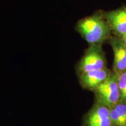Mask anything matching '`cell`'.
I'll use <instances>...</instances> for the list:
<instances>
[{"instance_id":"obj_1","label":"cell","mask_w":126,"mask_h":126,"mask_svg":"<svg viewBox=\"0 0 126 126\" xmlns=\"http://www.w3.org/2000/svg\"><path fill=\"white\" fill-rule=\"evenodd\" d=\"M75 29L89 45H102L111 37V30L102 11L79 20Z\"/></svg>"},{"instance_id":"obj_2","label":"cell","mask_w":126,"mask_h":126,"mask_svg":"<svg viewBox=\"0 0 126 126\" xmlns=\"http://www.w3.org/2000/svg\"><path fill=\"white\" fill-rule=\"evenodd\" d=\"M107 61L102 45H91L76 66L77 74L106 67Z\"/></svg>"},{"instance_id":"obj_3","label":"cell","mask_w":126,"mask_h":126,"mask_svg":"<svg viewBox=\"0 0 126 126\" xmlns=\"http://www.w3.org/2000/svg\"><path fill=\"white\" fill-rule=\"evenodd\" d=\"M97 101L111 108L119 102L120 92L116 74L111 75L94 91Z\"/></svg>"},{"instance_id":"obj_4","label":"cell","mask_w":126,"mask_h":126,"mask_svg":"<svg viewBox=\"0 0 126 126\" xmlns=\"http://www.w3.org/2000/svg\"><path fill=\"white\" fill-rule=\"evenodd\" d=\"M110 109L109 107L96 100L83 117L82 126H112Z\"/></svg>"},{"instance_id":"obj_5","label":"cell","mask_w":126,"mask_h":126,"mask_svg":"<svg viewBox=\"0 0 126 126\" xmlns=\"http://www.w3.org/2000/svg\"><path fill=\"white\" fill-rule=\"evenodd\" d=\"M102 15L115 36L121 37L126 34V5H123L110 11H102Z\"/></svg>"},{"instance_id":"obj_6","label":"cell","mask_w":126,"mask_h":126,"mask_svg":"<svg viewBox=\"0 0 126 126\" xmlns=\"http://www.w3.org/2000/svg\"><path fill=\"white\" fill-rule=\"evenodd\" d=\"M112 72L106 67L100 70L91 71L78 75L79 82L82 87L94 91L109 78Z\"/></svg>"},{"instance_id":"obj_7","label":"cell","mask_w":126,"mask_h":126,"mask_svg":"<svg viewBox=\"0 0 126 126\" xmlns=\"http://www.w3.org/2000/svg\"><path fill=\"white\" fill-rule=\"evenodd\" d=\"M108 42L114 54L113 72L117 74L126 70V45L120 37L115 35L111 36Z\"/></svg>"},{"instance_id":"obj_8","label":"cell","mask_w":126,"mask_h":126,"mask_svg":"<svg viewBox=\"0 0 126 126\" xmlns=\"http://www.w3.org/2000/svg\"><path fill=\"white\" fill-rule=\"evenodd\" d=\"M110 117L112 126H126V103L119 102L110 108Z\"/></svg>"},{"instance_id":"obj_9","label":"cell","mask_w":126,"mask_h":126,"mask_svg":"<svg viewBox=\"0 0 126 126\" xmlns=\"http://www.w3.org/2000/svg\"><path fill=\"white\" fill-rule=\"evenodd\" d=\"M116 75L120 92L119 102L126 103V70Z\"/></svg>"},{"instance_id":"obj_10","label":"cell","mask_w":126,"mask_h":126,"mask_svg":"<svg viewBox=\"0 0 126 126\" xmlns=\"http://www.w3.org/2000/svg\"><path fill=\"white\" fill-rule=\"evenodd\" d=\"M120 37H121V39H122V40L124 42V43H125V45H126V34Z\"/></svg>"}]
</instances>
